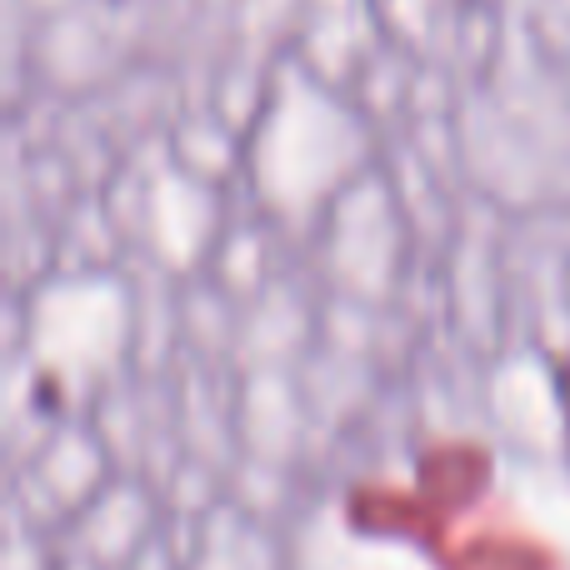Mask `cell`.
I'll list each match as a JSON object with an SVG mask.
<instances>
[{
	"mask_svg": "<svg viewBox=\"0 0 570 570\" xmlns=\"http://www.w3.org/2000/svg\"><path fill=\"white\" fill-rule=\"evenodd\" d=\"M556 395H561V415H566V451H570V351L556 365Z\"/></svg>",
	"mask_w": 570,
	"mask_h": 570,
	"instance_id": "6da1fadb",
	"label": "cell"
}]
</instances>
